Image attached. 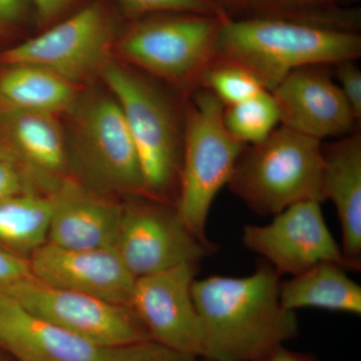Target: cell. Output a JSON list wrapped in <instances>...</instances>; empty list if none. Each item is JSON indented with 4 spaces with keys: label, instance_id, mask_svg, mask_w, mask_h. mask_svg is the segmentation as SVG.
I'll list each match as a JSON object with an SVG mask.
<instances>
[{
    "label": "cell",
    "instance_id": "603a6c76",
    "mask_svg": "<svg viewBox=\"0 0 361 361\" xmlns=\"http://www.w3.org/2000/svg\"><path fill=\"white\" fill-rule=\"evenodd\" d=\"M341 0H250L256 16L287 18L356 32V18L334 9Z\"/></svg>",
    "mask_w": 361,
    "mask_h": 361
},
{
    "label": "cell",
    "instance_id": "30bf717a",
    "mask_svg": "<svg viewBox=\"0 0 361 361\" xmlns=\"http://www.w3.org/2000/svg\"><path fill=\"white\" fill-rule=\"evenodd\" d=\"M2 295L101 348L151 339L130 306L51 286L32 276L13 285Z\"/></svg>",
    "mask_w": 361,
    "mask_h": 361
},
{
    "label": "cell",
    "instance_id": "d6a6232c",
    "mask_svg": "<svg viewBox=\"0 0 361 361\" xmlns=\"http://www.w3.org/2000/svg\"><path fill=\"white\" fill-rule=\"evenodd\" d=\"M213 1L222 7L227 13L228 9L247 11V9H249V4H250V0H213Z\"/></svg>",
    "mask_w": 361,
    "mask_h": 361
},
{
    "label": "cell",
    "instance_id": "2e32d148",
    "mask_svg": "<svg viewBox=\"0 0 361 361\" xmlns=\"http://www.w3.org/2000/svg\"><path fill=\"white\" fill-rule=\"evenodd\" d=\"M322 192L336 209L349 271L361 270V134L322 145Z\"/></svg>",
    "mask_w": 361,
    "mask_h": 361
},
{
    "label": "cell",
    "instance_id": "7c38bea8",
    "mask_svg": "<svg viewBox=\"0 0 361 361\" xmlns=\"http://www.w3.org/2000/svg\"><path fill=\"white\" fill-rule=\"evenodd\" d=\"M198 272L199 264L188 263L137 278L130 307L149 338L203 360V327L192 294Z\"/></svg>",
    "mask_w": 361,
    "mask_h": 361
},
{
    "label": "cell",
    "instance_id": "277c9868",
    "mask_svg": "<svg viewBox=\"0 0 361 361\" xmlns=\"http://www.w3.org/2000/svg\"><path fill=\"white\" fill-rule=\"evenodd\" d=\"M322 142L279 126L245 146L227 186L253 212L274 216L294 204L324 202Z\"/></svg>",
    "mask_w": 361,
    "mask_h": 361
},
{
    "label": "cell",
    "instance_id": "9c48e42d",
    "mask_svg": "<svg viewBox=\"0 0 361 361\" xmlns=\"http://www.w3.org/2000/svg\"><path fill=\"white\" fill-rule=\"evenodd\" d=\"M73 111L75 158L90 182L130 197L147 196L137 149L115 97L78 102Z\"/></svg>",
    "mask_w": 361,
    "mask_h": 361
},
{
    "label": "cell",
    "instance_id": "ffe728a7",
    "mask_svg": "<svg viewBox=\"0 0 361 361\" xmlns=\"http://www.w3.org/2000/svg\"><path fill=\"white\" fill-rule=\"evenodd\" d=\"M6 66L0 73V109L58 116L77 106V85L56 73L32 65Z\"/></svg>",
    "mask_w": 361,
    "mask_h": 361
},
{
    "label": "cell",
    "instance_id": "6da1fadb",
    "mask_svg": "<svg viewBox=\"0 0 361 361\" xmlns=\"http://www.w3.org/2000/svg\"><path fill=\"white\" fill-rule=\"evenodd\" d=\"M281 276L261 260L244 277L195 279L192 294L210 361H259L298 334L295 311L280 302Z\"/></svg>",
    "mask_w": 361,
    "mask_h": 361
},
{
    "label": "cell",
    "instance_id": "ac0fdd59",
    "mask_svg": "<svg viewBox=\"0 0 361 361\" xmlns=\"http://www.w3.org/2000/svg\"><path fill=\"white\" fill-rule=\"evenodd\" d=\"M0 141L23 167L39 174L59 175L68 165L65 134L51 114L0 109Z\"/></svg>",
    "mask_w": 361,
    "mask_h": 361
},
{
    "label": "cell",
    "instance_id": "ba28073f",
    "mask_svg": "<svg viewBox=\"0 0 361 361\" xmlns=\"http://www.w3.org/2000/svg\"><path fill=\"white\" fill-rule=\"evenodd\" d=\"M115 249L137 279L188 263L199 264L216 246L197 238L173 204L134 196L123 204Z\"/></svg>",
    "mask_w": 361,
    "mask_h": 361
},
{
    "label": "cell",
    "instance_id": "52a82bcc",
    "mask_svg": "<svg viewBox=\"0 0 361 361\" xmlns=\"http://www.w3.org/2000/svg\"><path fill=\"white\" fill-rule=\"evenodd\" d=\"M115 42L114 16L101 2H92L39 35L2 51L0 63L40 66L78 85L103 73Z\"/></svg>",
    "mask_w": 361,
    "mask_h": 361
},
{
    "label": "cell",
    "instance_id": "d4e9b609",
    "mask_svg": "<svg viewBox=\"0 0 361 361\" xmlns=\"http://www.w3.org/2000/svg\"><path fill=\"white\" fill-rule=\"evenodd\" d=\"M125 13L135 18L156 13H198L229 16L213 0H118Z\"/></svg>",
    "mask_w": 361,
    "mask_h": 361
},
{
    "label": "cell",
    "instance_id": "83f0119b",
    "mask_svg": "<svg viewBox=\"0 0 361 361\" xmlns=\"http://www.w3.org/2000/svg\"><path fill=\"white\" fill-rule=\"evenodd\" d=\"M336 75L339 87L350 106L356 121H361V71L356 61H346L337 63Z\"/></svg>",
    "mask_w": 361,
    "mask_h": 361
},
{
    "label": "cell",
    "instance_id": "484cf974",
    "mask_svg": "<svg viewBox=\"0 0 361 361\" xmlns=\"http://www.w3.org/2000/svg\"><path fill=\"white\" fill-rule=\"evenodd\" d=\"M197 356L180 353L153 339H145L104 348L99 361H200Z\"/></svg>",
    "mask_w": 361,
    "mask_h": 361
},
{
    "label": "cell",
    "instance_id": "f1b7e54d",
    "mask_svg": "<svg viewBox=\"0 0 361 361\" xmlns=\"http://www.w3.org/2000/svg\"><path fill=\"white\" fill-rule=\"evenodd\" d=\"M30 276L32 272L28 259L0 247V294Z\"/></svg>",
    "mask_w": 361,
    "mask_h": 361
},
{
    "label": "cell",
    "instance_id": "8992f818",
    "mask_svg": "<svg viewBox=\"0 0 361 361\" xmlns=\"http://www.w3.org/2000/svg\"><path fill=\"white\" fill-rule=\"evenodd\" d=\"M224 108L210 90L201 87L188 97L185 114L176 207L190 231L207 244L212 243L206 231L211 207L246 146L226 128Z\"/></svg>",
    "mask_w": 361,
    "mask_h": 361
},
{
    "label": "cell",
    "instance_id": "1f68e13d",
    "mask_svg": "<svg viewBox=\"0 0 361 361\" xmlns=\"http://www.w3.org/2000/svg\"><path fill=\"white\" fill-rule=\"evenodd\" d=\"M259 361H316L310 355H303V353H296V351L289 350L285 348L284 345L278 346L273 349L271 353L264 356L262 360Z\"/></svg>",
    "mask_w": 361,
    "mask_h": 361
},
{
    "label": "cell",
    "instance_id": "44dd1931",
    "mask_svg": "<svg viewBox=\"0 0 361 361\" xmlns=\"http://www.w3.org/2000/svg\"><path fill=\"white\" fill-rule=\"evenodd\" d=\"M51 197L23 193L0 202V247L21 256L49 239Z\"/></svg>",
    "mask_w": 361,
    "mask_h": 361
},
{
    "label": "cell",
    "instance_id": "4dcf8cb0",
    "mask_svg": "<svg viewBox=\"0 0 361 361\" xmlns=\"http://www.w3.org/2000/svg\"><path fill=\"white\" fill-rule=\"evenodd\" d=\"M40 25H49L61 20L78 0H30Z\"/></svg>",
    "mask_w": 361,
    "mask_h": 361
},
{
    "label": "cell",
    "instance_id": "5bb4252c",
    "mask_svg": "<svg viewBox=\"0 0 361 361\" xmlns=\"http://www.w3.org/2000/svg\"><path fill=\"white\" fill-rule=\"evenodd\" d=\"M28 262L32 276L45 284L130 306L135 278L116 249L77 250L47 242Z\"/></svg>",
    "mask_w": 361,
    "mask_h": 361
},
{
    "label": "cell",
    "instance_id": "cb8c5ba5",
    "mask_svg": "<svg viewBox=\"0 0 361 361\" xmlns=\"http://www.w3.org/2000/svg\"><path fill=\"white\" fill-rule=\"evenodd\" d=\"M202 87L210 90L225 106L241 103L265 90L249 71L220 61L207 71Z\"/></svg>",
    "mask_w": 361,
    "mask_h": 361
},
{
    "label": "cell",
    "instance_id": "8fae6325",
    "mask_svg": "<svg viewBox=\"0 0 361 361\" xmlns=\"http://www.w3.org/2000/svg\"><path fill=\"white\" fill-rule=\"evenodd\" d=\"M242 241L280 276H294L324 262L336 263L349 271L319 202L294 204L273 216L266 225H246Z\"/></svg>",
    "mask_w": 361,
    "mask_h": 361
},
{
    "label": "cell",
    "instance_id": "e0dca14e",
    "mask_svg": "<svg viewBox=\"0 0 361 361\" xmlns=\"http://www.w3.org/2000/svg\"><path fill=\"white\" fill-rule=\"evenodd\" d=\"M47 242L66 249H115L123 205L66 184L51 196Z\"/></svg>",
    "mask_w": 361,
    "mask_h": 361
},
{
    "label": "cell",
    "instance_id": "4316f807",
    "mask_svg": "<svg viewBox=\"0 0 361 361\" xmlns=\"http://www.w3.org/2000/svg\"><path fill=\"white\" fill-rule=\"evenodd\" d=\"M25 167L0 141V202L25 192Z\"/></svg>",
    "mask_w": 361,
    "mask_h": 361
},
{
    "label": "cell",
    "instance_id": "7402d4cb",
    "mask_svg": "<svg viewBox=\"0 0 361 361\" xmlns=\"http://www.w3.org/2000/svg\"><path fill=\"white\" fill-rule=\"evenodd\" d=\"M223 118L230 134L246 146L264 141L280 126L279 109L267 90L241 103L225 106Z\"/></svg>",
    "mask_w": 361,
    "mask_h": 361
},
{
    "label": "cell",
    "instance_id": "4fadbf2b",
    "mask_svg": "<svg viewBox=\"0 0 361 361\" xmlns=\"http://www.w3.org/2000/svg\"><path fill=\"white\" fill-rule=\"evenodd\" d=\"M280 113V126L319 140L355 132V114L326 66L298 68L271 90Z\"/></svg>",
    "mask_w": 361,
    "mask_h": 361
},
{
    "label": "cell",
    "instance_id": "3957f363",
    "mask_svg": "<svg viewBox=\"0 0 361 361\" xmlns=\"http://www.w3.org/2000/svg\"><path fill=\"white\" fill-rule=\"evenodd\" d=\"M104 82L123 111L141 166L147 197L177 203L185 114L139 71L111 61Z\"/></svg>",
    "mask_w": 361,
    "mask_h": 361
},
{
    "label": "cell",
    "instance_id": "d6986e66",
    "mask_svg": "<svg viewBox=\"0 0 361 361\" xmlns=\"http://www.w3.org/2000/svg\"><path fill=\"white\" fill-rule=\"evenodd\" d=\"M336 263H320L280 282V302L286 310L314 308L361 314V287Z\"/></svg>",
    "mask_w": 361,
    "mask_h": 361
},
{
    "label": "cell",
    "instance_id": "5b68a950",
    "mask_svg": "<svg viewBox=\"0 0 361 361\" xmlns=\"http://www.w3.org/2000/svg\"><path fill=\"white\" fill-rule=\"evenodd\" d=\"M228 18L178 13L142 16L116 39V51L135 70L189 97L201 89L215 63L218 37Z\"/></svg>",
    "mask_w": 361,
    "mask_h": 361
},
{
    "label": "cell",
    "instance_id": "7a4b0ae2",
    "mask_svg": "<svg viewBox=\"0 0 361 361\" xmlns=\"http://www.w3.org/2000/svg\"><path fill=\"white\" fill-rule=\"evenodd\" d=\"M360 54L355 30L254 16L223 23L215 61L244 68L271 92L298 68L357 61Z\"/></svg>",
    "mask_w": 361,
    "mask_h": 361
},
{
    "label": "cell",
    "instance_id": "f546056e",
    "mask_svg": "<svg viewBox=\"0 0 361 361\" xmlns=\"http://www.w3.org/2000/svg\"><path fill=\"white\" fill-rule=\"evenodd\" d=\"M30 7V0H0V37L21 25Z\"/></svg>",
    "mask_w": 361,
    "mask_h": 361
},
{
    "label": "cell",
    "instance_id": "9a60e30c",
    "mask_svg": "<svg viewBox=\"0 0 361 361\" xmlns=\"http://www.w3.org/2000/svg\"><path fill=\"white\" fill-rule=\"evenodd\" d=\"M0 346L18 361H99L103 349L0 294Z\"/></svg>",
    "mask_w": 361,
    "mask_h": 361
}]
</instances>
